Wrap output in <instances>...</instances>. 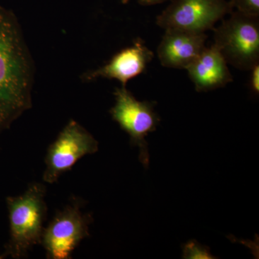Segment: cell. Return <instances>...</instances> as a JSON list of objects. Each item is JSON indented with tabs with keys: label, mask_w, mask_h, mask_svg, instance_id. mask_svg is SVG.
Listing matches in <instances>:
<instances>
[{
	"label": "cell",
	"mask_w": 259,
	"mask_h": 259,
	"mask_svg": "<svg viewBox=\"0 0 259 259\" xmlns=\"http://www.w3.org/2000/svg\"><path fill=\"white\" fill-rule=\"evenodd\" d=\"M34 66L18 19L0 6V131L32 107Z\"/></svg>",
	"instance_id": "obj_1"
},
{
	"label": "cell",
	"mask_w": 259,
	"mask_h": 259,
	"mask_svg": "<svg viewBox=\"0 0 259 259\" xmlns=\"http://www.w3.org/2000/svg\"><path fill=\"white\" fill-rule=\"evenodd\" d=\"M46 195V185L32 182L23 194L7 197L9 239L5 256L25 258L35 245H40L47 215Z\"/></svg>",
	"instance_id": "obj_2"
},
{
	"label": "cell",
	"mask_w": 259,
	"mask_h": 259,
	"mask_svg": "<svg viewBox=\"0 0 259 259\" xmlns=\"http://www.w3.org/2000/svg\"><path fill=\"white\" fill-rule=\"evenodd\" d=\"M259 17L232 12L214 29V45L228 64L250 71L259 63Z\"/></svg>",
	"instance_id": "obj_3"
},
{
	"label": "cell",
	"mask_w": 259,
	"mask_h": 259,
	"mask_svg": "<svg viewBox=\"0 0 259 259\" xmlns=\"http://www.w3.org/2000/svg\"><path fill=\"white\" fill-rule=\"evenodd\" d=\"M92 214L83 212L78 199L56 212L44 228L40 245L49 259H71L76 248L90 237Z\"/></svg>",
	"instance_id": "obj_4"
},
{
	"label": "cell",
	"mask_w": 259,
	"mask_h": 259,
	"mask_svg": "<svg viewBox=\"0 0 259 259\" xmlns=\"http://www.w3.org/2000/svg\"><path fill=\"white\" fill-rule=\"evenodd\" d=\"M114 95L115 104L110 110L112 120L128 134L131 146L139 148V161L148 168L150 156L146 137L156 131L161 122L154 111L156 102L139 101L126 87L116 88Z\"/></svg>",
	"instance_id": "obj_5"
},
{
	"label": "cell",
	"mask_w": 259,
	"mask_h": 259,
	"mask_svg": "<svg viewBox=\"0 0 259 259\" xmlns=\"http://www.w3.org/2000/svg\"><path fill=\"white\" fill-rule=\"evenodd\" d=\"M99 143L77 121L70 120L48 148L42 180L56 183L80 159L97 153Z\"/></svg>",
	"instance_id": "obj_6"
},
{
	"label": "cell",
	"mask_w": 259,
	"mask_h": 259,
	"mask_svg": "<svg viewBox=\"0 0 259 259\" xmlns=\"http://www.w3.org/2000/svg\"><path fill=\"white\" fill-rule=\"evenodd\" d=\"M233 11L226 0H175L158 15L156 23L164 30L205 32Z\"/></svg>",
	"instance_id": "obj_7"
},
{
	"label": "cell",
	"mask_w": 259,
	"mask_h": 259,
	"mask_svg": "<svg viewBox=\"0 0 259 259\" xmlns=\"http://www.w3.org/2000/svg\"><path fill=\"white\" fill-rule=\"evenodd\" d=\"M153 58L152 51L144 40L138 38L131 47L116 54L106 64L83 74L82 79L85 81L99 78L116 79L126 87L130 80L144 72Z\"/></svg>",
	"instance_id": "obj_8"
},
{
	"label": "cell",
	"mask_w": 259,
	"mask_h": 259,
	"mask_svg": "<svg viewBox=\"0 0 259 259\" xmlns=\"http://www.w3.org/2000/svg\"><path fill=\"white\" fill-rule=\"evenodd\" d=\"M207 38L205 32L166 29L158 47V59L164 67L186 69L204 50Z\"/></svg>",
	"instance_id": "obj_9"
},
{
	"label": "cell",
	"mask_w": 259,
	"mask_h": 259,
	"mask_svg": "<svg viewBox=\"0 0 259 259\" xmlns=\"http://www.w3.org/2000/svg\"><path fill=\"white\" fill-rule=\"evenodd\" d=\"M186 70L198 93L223 88L233 80L228 63L214 44L204 48Z\"/></svg>",
	"instance_id": "obj_10"
},
{
	"label": "cell",
	"mask_w": 259,
	"mask_h": 259,
	"mask_svg": "<svg viewBox=\"0 0 259 259\" xmlns=\"http://www.w3.org/2000/svg\"><path fill=\"white\" fill-rule=\"evenodd\" d=\"M185 259H215L217 257L211 254L210 249L206 245L200 244L195 240H191L182 245Z\"/></svg>",
	"instance_id": "obj_11"
},
{
	"label": "cell",
	"mask_w": 259,
	"mask_h": 259,
	"mask_svg": "<svg viewBox=\"0 0 259 259\" xmlns=\"http://www.w3.org/2000/svg\"><path fill=\"white\" fill-rule=\"evenodd\" d=\"M230 3L240 13L259 17V0H230Z\"/></svg>",
	"instance_id": "obj_12"
},
{
	"label": "cell",
	"mask_w": 259,
	"mask_h": 259,
	"mask_svg": "<svg viewBox=\"0 0 259 259\" xmlns=\"http://www.w3.org/2000/svg\"><path fill=\"white\" fill-rule=\"evenodd\" d=\"M250 74V90L255 95H258L259 93V63L254 65L251 69Z\"/></svg>",
	"instance_id": "obj_13"
},
{
	"label": "cell",
	"mask_w": 259,
	"mask_h": 259,
	"mask_svg": "<svg viewBox=\"0 0 259 259\" xmlns=\"http://www.w3.org/2000/svg\"><path fill=\"white\" fill-rule=\"evenodd\" d=\"M130 1H131V0H121L122 4H126V3H129ZM137 1L141 5L148 6V5L160 4V3H163L166 0H137Z\"/></svg>",
	"instance_id": "obj_14"
},
{
	"label": "cell",
	"mask_w": 259,
	"mask_h": 259,
	"mask_svg": "<svg viewBox=\"0 0 259 259\" xmlns=\"http://www.w3.org/2000/svg\"><path fill=\"white\" fill-rule=\"evenodd\" d=\"M6 256H5V253H3V254H0V259L4 258Z\"/></svg>",
	"instance_id": "obj_15"
}]
</instances>
